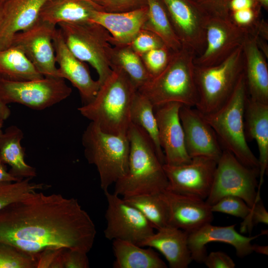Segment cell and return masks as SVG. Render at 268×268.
<instances>
[{
	"mask_svg": "<svg viewBox=\"0 0 268 268\" xmlns=\"http://www.w3.org/2000/svg\"><path fill=\"white\" fill-rule=\"evenodd\" d=\"M58 25L68 48L76 58L95 68L101 85L112 70L110 33L100 24L90 21L63 22Z\"/></svg>",
	"mask_w": 268,
	"mask_h": 268,
	"instance_id": "ba28073f",
	"label": "cell"
},
{
	"mask_svg": "<svg viewBox=\"0 0 268 268\" xmlns=\"http://www.w3.org/2000/svg\"><path fill=\"white\" fill-rule=\"evenodd\" d=\"M258 2L262 7L264 8L265 10L268 9V0H255Z\"/></svg>",
	"mask_w": 268,
	"mask_h": 268,
	"instance_id": "f5cc1de1",
	"label": "cell"
},
{
	"mask_svg": "<svg viewBox=\"0 0 268 268\" xmlns=\"http://www.w3.org/2000/svg\"><path fill=\"white\" fill-rule=\"evenodd\" d=\"M49 0H4L0 2V50L11 45L14 36L39 20Z\"/></svg>",
	"mask_w": 268,
	"mask_h": 268,
	"instance_id": "44dd1931",
	"label": "cell"
},
{
	"mask_svg": "<svg viewBox=\"0 0 268 268\" xmlns=\"http://www.w3.org/2000/svg\"><path fill=\"white\" fill-rule=\"evenodd\" d=\"M248 97L243 72L226 102L214 111L202 115L214 130L223 149L230 152L244 165L259 169L258 158L247 143L245 132V109Z\"/></svg>",
	"mask_w": 268,
	"mask_h": 268,
	"instance_id": "5b68a950",
	"label": "cell"
},
{
	"mask_svg": "<svg viewBox=\"0 0 268 268\" xmlns=\"http://www.w3.org/2000/svg\"><path fill=\"white\" fill-rule=\"evenodd\" d=\"M111 69V73L101 85L94 98L78 110L102 131L127 135L131 123V108L137 88L122 69Z\"/></svg>",
	"mask_w": 268,
	"mask_h": 268,
	"instance_id": "7a4b0ae2",
	"label": "cell"
},
{
	"mask_svg": "<svg viewBox=\"0 0 268 268\" xmlns=\"http://www.w3.org/2000/svg\"><path fill=\"white\" fill-rule=\"evenodd\" d=\"M112 248L114 268H166L167 266L152 248H143L129 241L115 240Z\"/></svg>",
	"mask_w": 268,
	"mask_h": 268,
	"instance_id": "83f0119b",
	"label": "cell"
},
{
	"mask_svg": "<svg viewBox=\"0 0 268 268\" xmlns=\"http://www.w3.org/2000/svg\"><path fill=\"white\" fill-rule=\"evenodd\" d=\"M256 39L257 44L259 50L261 51L262 54L265 56V57L267 59L268 58V45L267 44V41L256 35Z\"/></svg>",
	"mask_w": 268,
	"mask_h": 268,
	"instance_id": "681fc988",
	"label": "cell"
},
{
	"mask_svg": "<svg viewBox=\"0 0 268 268\" xmlns=\"http://www.w3.org/2000/svg\"><path fill=\"white\" fill-rule=\"evenodd\" d=\"M259 223L268 224V213L259 195L247 216L241 223V233L250 232L254 226Z\"/></svg>",
	"mask_w": 268,
	"mask_h": 268,
	"instance_id": "ab89813d",
	"label": "cell"
},
{
	"mask_svg": "<svg viewBox=\"0 0 268 268\" xmlns=\"http://www.w3.org/2000/svg\"><path fill=\"white\" fill-rule=\"evenodd\" d=\"M179 116L186 150L190 157H204L216 162L223 149L211 126L197 108L182 105Z\"/></svg>",
	"mask_w": 268,
	"mask_h": 268,
	"instance_id": "2e32d148",
	"label": "cell"
},
{
	"mask_svg": "<svg viewBox=\"0 0 268 268\" xmlns=\"http://www.w3.org/2000/svg\"><path fill=\"white\" fill-rule=\"evenodd\" d=\"M97 4L102 11L123 12L146 7L148 6V0H100Z\"/></svg>",
	"mask_w": 268,
	"mask_h": 268,
	"instance_id": "60d3db41",
	"label": "cell"
},
{
	"mask_svg": "<svg viewBox=\"0 0 268 268\" xmlns=\"http://www.w3.org/2000/svg\"><path fill=\"white\" fill-rule=\"evenodd\" d=\"M11 111L7 105L0 101V117L4 121L8 118Z\"/></svg>",
	"mask_w": 268,
	"mask_h": 268,
	"instance_id": "f907efd6",
	"label": "cell"
},
{
	"mask_svg": "<svg viewBox=\"0 0 268 268\" xmlns=\"http://www.w3.org/2000/svg\"><path fill=\"white\" fill-rule=\"evenodd\" d=\"M244 75L248 97L268 104V66L259 50L256 35L249 34L242 45Z\"/></svg>",
	"mask_w": 268,
	"mask_h": 268,
	"instance_id": "7402d4cb",
	"label": "cell"
},
{
	"mask_svg": "<svg viewBox=\"0 0 268 268\" xmlns=\"http://www.w3.org/2000/svg\"><path fill=\"white\" fill-rule=\"evenodd\" d=\"M111 68L122 69L137 89L150 78L141 59L129 44L112 46L110 51Z\"/></svg>",
	"mask_w": 268,
	"mask_h": 268,
	"instance_id": "4dcf8cb0",
	"label": "cell"
},
{
	"mask_svg": "<svg viewBox=\"0 0 268 268\" xmlns=\"http://www.w3.org/2000/svg\"><path fill=\"white\" fill-rule=\"evenodd\" d=\"M131 123L145 132L152 141L158 156L164 164L165 157L160 144L154 106L150 101L138 91L133 99L130 111Z\"/></svg>",
	"mask_w": 268,
	"mask_h": 268,
	"instance_id": "1f68e13d",
	"label": "cell"
},
{
	"mask_svg": "<svg viewBox=\"0 0 268 268\" xmlns=\"http://www.w3.org/2000/svg\"><path fill=\"white\" fill-rule=\"evenodd\" d=\"M0 268H36V265L31 256L0 243Z\"/></svg>",
	"mask_w": 268,
	"mask_h": 268,
	"instance_id": "e575fe53",
	"label": "cell"
},
{
	"mask_svg": "<svg viewBox=\"0 0 268 268\" xmlns=\"http://www.w3.org/2000/svg\"><path fill=\"white\" fill-rule=\"evenodd\" d=\"M196 56L193 50L182 46L173 53L165 68L137 91L154 107L170 102L196 107L198 99L195 74Z\"/></svg>",
	"mask_w": 268,
	"mask_h": 268,
	"instance_id": "277c9868",
	"label": "cell"
},
{
	"mask_svg": "<svg viewBox=\"0 0 268 268\" xmlns=\"http://www.w3.org/2000/svg\"><path fill=\"white\" fill-rule=\"evenodd\" d=\"M66 248H48L35 257L36 268H63V254Z\"/></svg>",
	"mask_w": 268,
	"mask_h": 268,
	"instance_id": "b9f144b4",
	"label": "cell"
},
{
	"mask_svg": "<svg viewBox=\"0 0 268 268\" xmlns=\"http://www.w3.org/2000/svg\"><path fill=\"white\" fill-rule=\"evenodd\" d=\"M130 151L128 169L115 183L114 193L123 198L158 194L166 189L168 180L148 135L131 123L127 133Z\"/></svg>",
	"mask_w": 268,
	"mask_h": 268,
	"instance_id": "3957f363",
	"label": "cell"
},
{
	"mask_svg": "<svg viewBox=\"0 0 268 268\" xmlns=\"http://www.w3.org/2000/svg\"><path fill=\"white\" fill-rule=\"evenodd\" d=\"M95 9L83 0H49L41 10L39 20L56 26L63 22L89 21Z\"/></svg>",
	"mask_w": 268,
	"mask_h": 268,
	"instance_id": "4316f807",
	"label": "cell"
},
{
	"mask_svg": "<svg viewBox=\"0 0 268 268\" xmlns=\"http://www.w3.org/2000/svg\"><path fill=\"white\" fill-rule=\"evenodd\" d=\"M252 34L266 40H268V24L264 19L261 18Z\"/></svg>",
	"mask_w": 268,
	"mask_h": 268,
	"instance_id": "7dc6e473",
	"label": "cell"
},
{
	"mask_svg": "<svg viewBox=\"0 0 268 268\" xmlns=\"http://www.w3.org/2000/svg\"><path fill=\"white\" fill-rule=\"evenodd\" d=\"M160 195L166 206L168 225L190 233L211 222L213 212L205 200L167 189Z\"/></svg>",
	"mask_w": 268,
	"mask_h": 268,
	"instance_id": "ac0fdd59",
	"label": "cell"
},
{
	"mask_svg": "<svg viewBox=\"0 0 268 268\" xmlns=\"http://www.w3.org/2000/svg\"><path fill=\"white\" fill-rule=\"evenodd\" d=\"M84 154L88 163L95 166L104 192L127 173L130 151L127 135L102 131L90 122L81 137Z\"/></svg>",
	"mask_w": 268,
	"mask_h": 268,
	"instance_id": "8992f818",
	"label": "cell"
},
{
	"mask_svg": "<svg viewBox=\"0 0 268 268\" xmlns=\"http://www.w3.org/2000/svg\"><path fill=\"white\" fill-rule=\"evenodd\" d=\"M235 225L218 226L209 223L188 233V245L193 261L203 263L207 255L206 245L213 242L231 245L235 248L236 255L240 258L253 253L251 242L262 234L245 236L236 231Z\"/></svg>",
	"mask_w": 268,
	"mask_h": 268,
	"instance_id": "d6986e66",
	"label": "cell"
},
{
	"mask_svg": "<svg viewBox=\"0 0 268 268\" xmlns=\"http://www.w3.org/2000/svg\"><path fill=\"white\" fill-rule=\"evenodd\" d=\"M96 235L93 221L78 200L61 194L36 191L0 210V243L34 260L48 248L87 253Z\"/></svg>",
	"mask_w": 268,
	"mask_h": 268,
	"instance_id": "6da1fadb",
	"label": "cell"
},
{
	"mask_svg": "<svg viewBox=\"0 0 268 268\" xmlns=\"http://www.w3.org/2000/svg\"><path fill=\"white\" fill-rule=\"evenodd\" d=\"M174 52L166 45L151 50L141 56L151 78L160 73L167 67Z\"/></svg>",
	"mask_w": 268,
	"mask_h": 268,
	"instance_id": "d590c367",
	"label": "cell"
},
{
	"mask_svg": "<svg viewBox=\"0 0 268 268\" xmlns=\"http://www.w3.org/2000/svg\"><path fill=\"white\" fill-rule=\"evenodd\" d=\"M93 1H94L95 2H96L97 4V2L100 0H92Z\"/></svg>",
	"mask_w": 268,
	"mask_h": 268,
	"instance_id": "9f6ffc18",
	"label": "cell"
},
{
	"mask_svg": "<svg viewBox=\"0 0 268 268\" xmlns=\"http://www.w3.org/2000/svg\"><path fill=\"white\" fill-rule=\"evenodd\" d=\"M123 198L137 209L154 229L158 230L168 225L166 206L160 193Z\"/></svg>",
	"mask_w": 268,
	"mask_h": 268,
	"instance_id": "d6a6232c",
	"label": "cell"
},
{
	"mask_svg": "<svg viewBox=\"0 0 268 268\" xmlns=\"http://www.w3.org/2000/svg\"><path fill=\"white\" fill-rule=\"evenodd\" d=\"M251 208L241 198L234 196L223 197L211 206V211L245 218Z\"/></svg>",
	"mask_w": 268,
	"mask_h": 268,
	"instance_id": "8d00e7d4",
	"label": "cell"
},
{
	"mask_svg": "<svg viewBox=\"0 0 268 268\" xmlns=\"http://www.w3.org/2000/svg\"><path fill=\"white\" fill-rule=\"evenodd\" d=\"M253 252H255L257 253L268 255V246H262L257 244L252 245Z\"/></svg>",
	"mask_w": 268,
	"mask_h": 268,
	"instance_id": "816d5d0a",
	"label": "cell"
},
{
	"mask_svg": "<svg viewBox=\"0 0 268 268\" xmlns=\"http://www.w3.org/2000/svg\"><path fill=\"white\" fill-rule=\"evenodd\" d=\"M0 77L12 81L43 78L42 75L18 46L0 50Z\"/></svg>",
	"mask_w": 268,
	"mask_h": 268,
	"instance_id": "f1b7e54d",
	"label": "cell"
},
{
	"mask_svg": "<svg viewBox=\"0 0 268 268\" xmlns=\"http://www.w3.org/2000/svg\"><path fill=\"white\" fill-rule=\"evenodd\" d=\"M56 29V26L39 20L31 27L17 33L12 41L11 45L20 47L44 77L59 78L53 44Z\"/></svg>",
	"mask_w": 268,
	"mask_h": 268,
	"instance_id": "5bb4252c",
	"label": "cell"
},
{
	"mask_svg": "<svg viewBox=\"0 0 268 268\" xmlns=\"http://www.w3.org/2000/svg\"><path fill=\"white\" fill-rule=\"evenodd\" d=\"M56 62L59 65L58 76L67 79L79 91L83 105L90 102L95 97L101 84L91 77L83 62L76 58L67 47L59 29L53 38Z\"/></svg>",
	"mask_w": 268,
	"mask_h": 268,
	"instance_id": "ffe728a7",
	"label": "cell"
},
{
	"mask_svg": "<svg viewBox=\"0 0 268 268\" xmlns=\"http://www.w3.org/2000/svg\"><path fill=\"white\" fill-rule=\"evenodd\" d=\"M104 194L108 203L105 214L107 224L104 231L106 239L129 241L140 246L154 233L152 225L137 209L114 193L107 190Z\"/></svg>",
	"mask_w": 268,
	"mask_h": 268,
	"instance_id": "8fae6325",
	"label": "cell"
},
{
	"mask_svg": "<svg viewBox=\"0 0 268 268\" xmlns=\"http://www.w3.org/2000/svg\"><path fill=\"white\" fill-rule=\"evenodd\" d=\"M161 0L182 46L193 50L197 56L201 55L205 47L209 16L191 0Z\"/></svg>",
	"mask_w": 268,
	"mask_h": 268,
	"instance_id": "9a60e30c",
	"label": "cell"
},
{
	"mask_svg": "<svg viewBox=\"0 0 268 268\" xmlns=\"http://www.w3.org/2000/svg\"><path fill=\"white\" fill-rule=\"evenodd\" d=\"M83 0L86 1L91 3V4H92L96 8L97 10H102L101 7L98 4H97L96 2L93 1L92 0Z\"/></svg>",
	"mask_w": 268,
	"mask_h": 268,
	"instance_id": "db71d44e",
	"label": "cell"
},
{
	"mask_svg": "<svg viewBox=\"0 0 268 268\" xmlns=\"http://www.w3.org/2000/svg\"><path fill=\"white\" fill-rule=\"evenodd\" d=\"M262 7L238 10L229 13V19L237 26L253 34L260 20Z\"/></svg>",
	"mask_w": 268,
	"mask_h": 268,
	"instance_id": "74e56055",
	"label": "cell"
},
{
	"mask_svg": "<svg viewBox=\"0 0 268 268\" xmlns=\"http://www.w3.org/2000/svg\"><path fill=\"white\" fill-rule=\"evenodd\" d=\"M148 6L134 11L108 12L94 10L89 21L99 24L112 36V46L129 44L142 29Z\"/></svg>",
	"mask_w": 268,
	"mask_h": 268,
	"instance_id": "603a6c76",
	"label": "cell"
},
{
	"mask_svg": "<svg viewBox=\"0 0 268 268\" xmlns=\"http://www.w3.org/2000/svg\"><path fill=\"white\" fill-rule=\"evenodd\" d=\"M228 7L229 13L245 8L262 7L255 0H230Z\"/></svg>",
	"mask_w": 268,
	"mask_h": 268,
	"instance_id": "bcb514c9",
	"label": "cell"
},
{
	"mask_svg": "<svg viewBox=\"0 0 268 268\" xmlns=\"http://www.w3.org/2000/svg\"><path fill=\"white\" fill-rule=\"evenodd\" d=\"M243 71L242 46L218 64L208 67L195 66L198 95L196 108L204 115L221 107L233 92Z\"/></svg>",
	"mask_w": 268,
	"mask_h": 268,
	"instance_id": "52a82bcc",
	"label": "cell"
},
{
	"mask_svg": "<svg viewBox=\"0 0 268 268\" xmlns=\"http://www.w3.org/2000/svg\"><path fill=\"white\" fill-rule=\"evenodd\" d=\"M157 230L140 246L148 247L160 252L171 268H188L193 261L188 245V233L170 225Z\"/></svg>",
	"mask_w": 268,
	"mask_h": 268,
	"instance_id": "cb8c5ba5",
	"label": "cell"
},
{
	"mask_svg": "<svg viewBox=\"0 0 268 268\" xmlns=\"http://www.w3.org/2000/svg\"><path fill=\"white\" fill-rule=\"evenodd\" d=\"M19 180L9 173L6 165L0 160V182H14Z\"/></svg>",
	"mask_w": 268,
	"mask_h": 268,
	"instance_id": "c3c4849f",
	"label": "cell"
},
{
	"mask_svg": "<svg viewBox=\"0 0 268 268\" xmlns=\"http://www.w3.org/2000/svg\"><path fill=\"white\" fill-rule=\"evenodd\" d=\"M3 122H4V120L1 118L0 117V136L3 133V132L2 131V128L3 125Z\"/></svg>",
	"mask_w": 268,
	"mask_h": 268,
	"instance_id": "11a10c76",
	"label": "cell"
},
{
	"mask_svg": "<svg viewBox=\"0 0 268 268\" xmlns=\"http://www.w3.org/2000/svg\"><path fill=\"white\" fill-rule=\"evenodd\" d=\"M31 179L27 178L14 182H0V210L31 193L50 187L43 183L31 182Z\"/></svg>",
	"mask_w": 268,
	"mask_h": 268,
	"instance_id": "836d02e7",
	"label": "cell"
},
{
	"mask_svg": "<svg viewBox=\"0 0 268 268\" xmlns=\"http://www.w3.org/2000/svg\"><path fill=\"white\" fill-rule=\"evenodd\" d=\"M23 135L19 127L12 125L0 136V160L10 167L8 172L19 180L37 175L36 169L25 161V150L21 144Z\"/></svg>",
	"mask_w": 268,
	"mask_h": 268,
	"instance_id": "484cf974",
	"label": "cell"
},
{
	"mask_svg": "<svg viewBox=\"0 0 268 268\" xmlns=\"http://www.w3.org/2000/svg\"><path fill=\"white\" fill-rule=\"evenodd\" d=\"M86 253L66 249L63 254V268H88L89 263Z\"/></svg>",
	"mask_w": 268,
	"mask_h": 268,
	"instance_id": "ee69618b",
	"label": "cell"
},
{
	"mask_svg": "<svg viewBox=\"0 0 268 268\" xmlns=\"http://www.w3.org/2000/svg\"><path fill=\"white\" fill-rule=\"evenodd\" d=\"M245 127L247 138L255 140L258 148V189L261 190L268 167V104L248 97L245 109Z\"/></svg>",
	"mask_w": 268,
	"mask_h": 268,
	"instance_id": "d4e9b609",
	"label": "cell"
},
{
	"mask_svg": "<svg viewBox=\"0 0 268 268\" xmlns=\"http://www.w3.org/2000/svg\"><path fill=\"white\" fill-rule=\"evenodd\" d=\"M203 263L208 268H234L236 266L228 255L220 251L207 254Z\"/></svg>",
	"mask_w": 268,
	"mask_h": 268,
	"instance_id": "f6af8a7d",
	"label": "cell"
},
{
	"mask_svg": "<svg viewBox=\"0 0 268 268\" xmlns=\"http://www.w3.org/2000/svg\"><path fill=\"white\" fill-rule=\"evenodd\" d=\"M71 92V88L61 78L12 81L0 77V101L6 105L17 103L42 110L65 100Z\"/></svg>",
	"mask_w": 268,
	"mask_h": 268,
	"instance_id": "30bf717a",
	"label": "cell"
},
{
	"mask_svg": "<svg viewBox=\"0 0 268 268\" xmlns=\"http://www.w3.org/2000/svg\"><path fill=\"white\" fill-rule=\"evenodd\" d=\"M129 45L140 56L151 50L165 45L157 35L143 29L138 32Z\"/></svg>",
	"mask_w": 268,
	"mask_h": 268,
	"instance_id": "f35d334b",
	"label": "cell"
},
{
	"mask_svg": "<svg viewBox=\"0 0 268 268\" xmlns=\"http://www.w3.org/2000/svg\"><path fill=\"white\" fill-rule=\"evenodd\" d=\"M249 34L229 18L209 16L205 26V47L196 57L195 66L208 67L220 63L242 46Z\"/></svg>",
	"mask_w": 268,
	"mask_h": 268,
	"instance_id": "4fadbf2b",
	"label": "cell"
},
{
	"mask_svg": "<svg viewBox=\"0 0 268 268\" xmlns=\"http://www.w3.org/2000/svg\"><path fill=\"white\" fill-rule=\"evenodd\" d=\"M217 162L204 157H195L187 163L163 164L168 180L167 190L205 200L210 192Z\"/></svg>",
	"mask_w": 268,
	"mask_h": 268,
	"instance_id": "7c38bea8",
	"label": "cell"
},
{
	"mask_svg": "<svg viewBox=\"0 0 268 268\" xmlns=\"http://www.w3.org/2000/svg\"><path fill=\"white\" fill-rule=\"evenodd\" d=\"M148 12L142 29L157 35L174 52L182 45L171 23L167 9L161 0H148Z\"/></svg>",
	"mask_w": 268,
	"mask_h": 268,
	"instance_id": "f546056e",
	"label": "cell"
},
{
	"mask_svg": "<svg viewBox=\"0 0 268 268\" xmlns=\"http://www.w3.org/2000/svg\"><path fill=\"white\" fill-rule=\"evenodd\" d=\"M209 16L229 18L230 0H191Z\"/></svg>",
	"mask_w": 268,
	"mask_h": 268,
	"instance_id": "7bdbcfd3",
	"label": "cell"
},
{
	"mask_svg": "<svg viewBox=\"0 0 268 268\" xmlns=\"http://www.w3.org/2000/svg\"><path fill=\"white\" fill-rule=\"evenodd\" d=\"M259 169L248 167L232 153L223 149L217 162L211 188L205 201L211 206L226 196L242 199L251 208L260 190H258Z\"/></svg>",
	"mask_w": 268,
	"mask_h": 268,
	"instance_id": "9c48e42d",
	"label": "cell"
},
{
	"mask_svg": "<svg viewBox=\"0 0 268 268\" xmlns=\"http://www.w3.org/2000/svg\"><path fill=\"white\" fill-rule=\"evenodd\" d=\"M182 105L170 102L154 107L160 144L164 154L165 164L168 165L187 163L192 159L186 149L179 116Z\"/></svg>",
	"mask_w": 268,
	"mask_h": 268,
	"instance_id": "e0dca14e",
	"label": "cell"
}]
</instances>
